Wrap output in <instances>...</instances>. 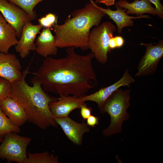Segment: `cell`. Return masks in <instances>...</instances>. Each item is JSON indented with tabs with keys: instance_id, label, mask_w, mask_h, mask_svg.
Segmentation results:
<instances>
[{
	"instance_id": "1",
	"label": "cell",
	"mask_w": 163,
	"mask_h": 163,
	"mask_svg": "<svg viewBox=\"0 0 163 163\" xmlns=\"http://www.w3.org/2000/svg\"><path fill=\"white\" fill-rule=\"evenodd\" d=\"M75 48H67L66 55L56 59L48 56L44 59L31 82L39 83L45 91L61 96L77 97L87 95L97 84L92 60L94 53L78 54Z\"/></svg>"
},
{
	"instance_id": "2",
	"label": "cell",
	"mask_w": 163,
	"mask_h": 163,
	"mask_svg": "<svg viewBox=\"0 0 163 163\" xmlns=\"http://www.w3.org/2000/svg\"><path fill=\"white\" fill-rule=\"evenodd\" d=\"M30 64L22 72L23 77L11 83L10 97L17 101L22 106L27 115V121L39 128L45 129L50 126L57 127L58 124L49 107L50 102L58 98L46 93L40 84L37 82L29 85L26 81L30 73Z\"/></svg>"
},
{
	"instance_id": "3",
	"label": "cell",
	"mask_w": 163,
	"mask_h": 163,
	"mask_svg": "<svg viewBox=\"0 0 163 163\" xmlns=\"http://www.w3.org/2000/svg\"><path fill=\"white\" fill-rule=\"evenodd\" d=\"M106 15L91 2L75 10L63 24L53 26L56 46L59 48L74 47L83 51L89 49L90 30L93 26H98Z\"/></svg>"
},
{
	"instance_id": "4",
	"label": "cell",
	"mask_w": 163,
	"mask_h": 163,
	"mask_svg": "<svg viewBox=\"0 0 163 163\" xmlns=\"http://www.w3.org/2000/svg\"><path fill=\"white\" fill-rule=\"evenodd\" d=\"M130 89L123 90L120 88L114 92L107 100L100 111L107 113L110 116V122L108 126L103 131L104 136L108 137L120 133L122 125L129 116L127 112L130 106Z\"/></svg>"
},
{
	"instance_id": "5",
	"label": "cell",
	"mask_w": 163,
	"mask_h": 163,
	"mask_svg": "<svg viewBox=\"0 0 163 163\" xmlns=\"http://www.w3.org/2000/svg\"><path fill=\"white\" fill-rule=\"evenodd\" d=\"M116 30V27L110 21L103 23L90 32L88 40L89 49L98 62L105 64L107 62L108 53H110L109 43Z\"/></svg>"
},
{
	"instance_id": "6",
	"label": "cell",
	"mask_w": 163,
	"mask_h": 163,
	"mask_svg": "<svg viewBox=\"0 0 163 163\" xmlns=\"http://www.w3.org/2000/svg\"><path fill=\"white\" fill-rule=\"evenodd\" d=\"M31 140L15 133L6 134L0 145V158L6 159L8 162L24 163L27 157V148Z\"/></svg>"
},
{
	"instance_id": "7",
	"label": "cell",
	"mask_w": 163,
	"mask_h": 163,
	"mask_svg": "<svg viewBox=\"0 0 163 163\" xmlns=\"http://www.w3.org/2000/svg\"><path fill=\"white\" fill-rule=\"evenodd\" d=\"M141 45L145 46L146 50L138 64L136 77L149 75L155 73L163 56V40H160L155 45L143 43Z\"/></svg>"
},
{
	"instance_id": "8",
	"label": "cell",
	"mask_w": 163,
	"mask_h": 163,
	"mask_svg": "<svg viewBox=\"0 0 163 163\" xmlns=\"http://www.w3.org/2000/svg\"><path fill=\"white\" fill-rule=\"evenodd\" d=\"M0 12L6 21L15 29L18 38L21 37L24 24L32 21L26 12L7 0H0Z\"/></svg>"
},
{
	"instance_id": "9",
	"label": "cell",
	"mask_w": 163,
	"mask_h": 163,
	"mask_svg": "<svg viewBox=\"0 0 163 163\" xmlns=\"http://www.w3.org/2000/svg\"><path fill=\"white\" fill-rule=\"evenodd\" d=\"M135 81V79L130 74L129 70L126 69L122 77L116 82L107 87L101 88L93 94L79 98L83 102L90 101L95 102L100 110L107 100L114 92L122 86L129 87L130 84Z\"/></svg>"
},
{
	"instance_id": "10",
	"label": "cell",
	"mask_w": 163,
	"mask_h": 163,
	"mask_svg": "<svg viewBox=\"0 0 163 163\" xmlns=\"http://www.w3.org/2000/svg\"><path fill=\"white\" fill-rule=\"evenodd\" d=\"M42 28L39 24H33L31 21L24 24L20 39L15 46V51L19 53L22 58L26 57L30 51L36 50L35 39Z\"/></svg>"
},
{
	"instance_id": "11",
	"label": "cell",
	"mask_w": 163,
	"mask_h": 163,
	"mask_svg": "<svg viewBox=\"0 0 163 163\" xmlns=\"http://www.w3.org/2000/svg\"><path fill=\"white\" fill-rule=\"evenodd\" d=\"M55 120L58 125L61 126L67 137L76 145H82L84 134L90 131L86 123H78L68 117H55Z\"/></svg>"
},
{
	"instance_id": "12",
	"label": "cell",
	"mask_w": 163,
	"mask_h": 163,
	"mask_svg": "<svg viewBox=\"0 0 163 163\" xmlns=\"http://www.w3.org/2000/svg\"><path fill=\"white\" fill-rule=\"evenodd\" d=\"M21 66L16 55L0 53V76L11 83L21 80L23 77Z\"/></svg>"
},
{
	"instance_id": "13",
	"label": "cell",
	"mask_w": 163,
	"mask_h": 163,
	"mask_svg": "<svg viewBox=\"0 0 163 163\" xmlns=\"http://www.w3.org/2000/svg\"><path fill=\"white\" fill-rule=\"evenodd\" d=\"M55 101L49 104L50 109L54 117H68L74 110L80 109L85 102L82 101L79 97L72 95L61 96Z\"/></svg>"
},
{
	"instance_id": "14",
	"label": "cell",
	"mask_w": 163,
	"mask_h": 163,
	"mask_svg": "<svg viewBox=\"0 0 163 163\" xmlns=\"http://www.w3.org/2000/svg\"><path fill=\"white\" fill-rule=\"evenodd\" d=\"M2 111L15 125L22 126L27 121L26 113L22 105L16 100L7 97L0 102Z\"/></svg>"
},
{
	"instance_id": "15",
	"label": "cell",
	"mask_w": 163,
	"mask_h": 163,
	"mask_svg": "<svg viewBox=\"0 0 163 163\" xmlns=\"http://www.w3.org/2000/svg\"><path fill=\"white\" fill-rule=\"evenodd\" d=\"M90 1L95 6L108 15L110 18L115 22L117 27V31L120 34H121L122 29L123 28L133 26L134 21L133 19L150 18L146 15L136 17L129 16L126 13V9L118 6L116 7L117 10L115 11L112 10L110 8L106 9L97 5L93 0Z\"/></svg>"
},
{
	"instance_id": "16",
	"label": "cell",
	"mask_w": 163,
	"mask_h": 163,
	"mask_svg": "<svg viewBox=\"0 0 163 163\" xmlns=\"http://www.w3.org/2000/svg\"><path fill=\"white\" fill-rule=\"evenodd\" d=\"M35 43L36 52L45 58L57 53L58 48L55 45L54 36L50 28H43Z\"/></svg>"
},
{
	"instance_id": "17",
	"label": "cell",
	"mask_w": 163,
	"mask_h": 163,
	"mask_svg": "<svg viewBox=\"0 0 163 163\" xmlns=\"http://www.w3.org/2000/svg\"><path fill=\"white\" fill-rule=\"evenodd\" d=\"M18 41L15 30L0 12V53H8L10 48L15 46Z\"/></svg>"
},
{
	"instance_id": "18",
	"label": "cell",
	"mask_w": 163,
	"mask_h": 163,
	"mask_svg": "<svg viewBox=\"0 0 163 163\" xmlns=\"http://www.w3.org/2000/svg\"><path fill=\"white\" fill-rule=\"evenodd\" d=\"M115 6L126 9L127 14H134L138 16L145 13L154 15L157 14L155 8L152 6V3L149 0H134L131 3L126 0H120L115 3Z\"/></svg>"
},
{
	"instance_id": "19",
	"label": "cell",
	"mask_w": 163,
	"mask_h": 163,
	"mask_svg": "<svg viewBox=\"0 0 163 163\" xmlns=\"http://www.w3.org/2000/svg\"><path fill=\"white\" fill-rule=\"evenodd\" d=\"M28 156L24 163H58V157L48 152L32 153L28 152Z\"/></svg>"
},
{
	"instance_id": "20",
	"label": "cell",
	"mask_w": 163,
	"mask_h": 163,
	"mask_svg": "<svg viewBox=\"0 0 163 163\" xmlns=\"http://www.w3.org/2000/svg\"><path fill=\"white\" fill-rule=\"evenodd\" d=\"M15 4L26 12L32 20L35 19L37 14L34 9L40 2L44 0H7Z\"/></svg>"
},
{
	"instance_id": "21",
	"label": "cell",
	"mask_w": 163,
	"mask_h": 163,
	"mask_svg": "<svg viewBox=\"0 0 163 163\" xmlns=\"http://www.w3.org/2000/svg\"><path fill=\"white\" fill-rule=\"evenodd\" d=\"M20 131L19 127L11 122L0 107V136L12 132L18 133Z\"/></svg>"
},
{
	"instance_id": "22",
	"label": "cell",
	"mask_w": 163,
	"mask_h": 163,
	"mask_svg": "<svg viewBox=\"0 0 163 163\" xmlns=\"http://www.w3.org/2000/svg\"><path fill=\"white\" fill-rule=\"evenodd\" d=\"M39 24L44 28H50L57 24V18L54 14L49 13L38 20Z\"/></svg>"
},
{
	"instance_id": "23",
	"label": "cell",
	"mask_w": 163,
	"mask_h": 163,
	"mask_svg": "<svg viewBox=\"0 0 163 163\" xmlns=\"http://www.w3.org/2000/svg\"><path fill=\"white\" fill-rule=\"evenodd\" d=\"M11 83L7 79L0 76V102L9 97Z\"/></svg>"
},
{
	"instance_id": "24",
	"label": "cell",
	"mask_w": 163,
	"mask_h": 163,
	"mask_svg": "<svg viewBox=\"0 0 163 163\" xmlns=\"http://www.w3.org/2000/svg\"><path fill=\"white\" fill-rule=\"evenodd\" d=\"M124 43V39L122 36H117L112 37L110 39L109 43L110 52L112 50L121 47L123 46Z\"/></svg>"
},
{
	"instance_id": "25",
	"label": "cell",
	"mask_w": 163,
	"mask_h": 163,
	"mask_svg": "<svg viewBox=\"0 0 163 163\" xmlns=\"http://www.w3.org/2000/svg\"><path fill=\"white\" fill-rule=\"evenodd\" d=\"M81 115L84 120L87 119L91 114L92 109L86 106L85 102L81 106Z\"/></svg>"
},
{
	"instance_id": "26",
	"label": "cell",
	"mask_w": 163,
	"mask_h": 163,
	"mask_svg": "<svg viewBox=\"0 0 163 163\" xmlns=\"http://www.w3.org/2000/svg\"><path fill=\"white\" fill-rule=\"evenodd\" d=\"M155 7L157 12V15L162 19L163 18V6L161 4L160 0H149Z\"/></svg>"
},
{
	"instance_id": "27",
	"label": "cell",
	"mask_w": 163,
	"mask_h": 163,
	"mask_svg": "<svg viewBox=\"0 0 163 163\" xmlns=\"http://www.w3.org/2000/svg\"><path fill=\"white\" fill-rule=\"evenodd\" d=\"M87 124L88 126L94 127L99 123V118L94 115H91L87 119Z\"/></svg>"
},
{
	"instance_id": "28",
	"label": "cell",
	"mask_w": 163,
	"mask_h": 163,
	"mask_svg": "<svg viewBox=\"0 0 163 163\" xmlns=\"http://www.w3.org/2000/svg\"><path fill=\"white\" fill-rule=\"evenodd\" d=\"M115 0H98L97 3H103L107 6H111L115 3Z\"/></svg>"
},
{
	"instance_id": "29",
	"label": "cell",
	"mask_w": 163,
	"mask_h": 163,
	"mask_svg": "<svg viewBox=\"0 0 163 163\" xmlns=\"http://www.w3.org/2000/svg\"><path fill=\"white\" fill-rule=\"evenodd\" d=\"M3 140V139L0 137V143L2 142Z\"/></svg>"
},
{
	"instance_id": "30",
	"label": "cell",
	"mask_w": 163,
	"mask_h": 163,
	"mask_svg": "<svg viewBox=\"0 0 163 163\" xmlns=\"http://www.w3.org/2000/svg\"><path fill=\"white\" fill-rule=\"evenodd\" d=\"M95 2H95V3L96 4V3H97V0H95Z\"/></svg>"
},
{
	"instance_id": "31",
	"label": "cell",
	"mask_w": 163,
	"mask_h": 163,
	"mask_svg": "<svg viewBox=\"0 0 163 163\" xmlns=\"http://www.w3.org/2000/svg\"><path fill=\"white\" fill-rule=\"evenodd\" d=\"M97 1H98V0H97ZM97 3H96V4H97Z\"/></svg>"
}]
</instances>
